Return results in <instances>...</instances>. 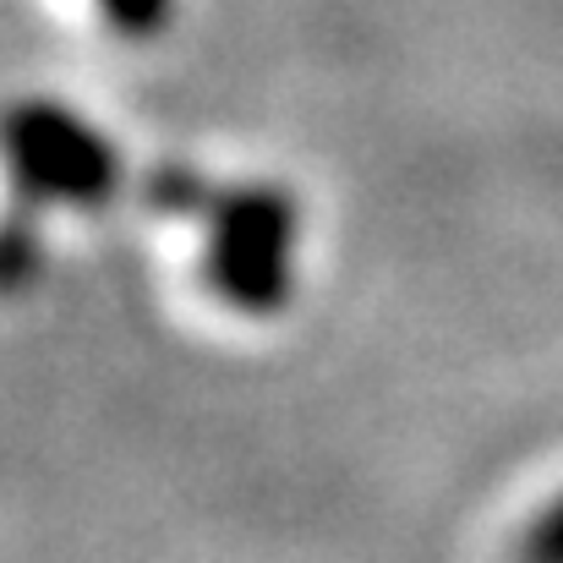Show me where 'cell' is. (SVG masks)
Instances as JSON below:
<instances>
[{
    "instance_id": "obj_5",
    "label": "cell",
    "mask_w": 563,
    "mask_h": 563,
    "mask_svg": "<svg viewBox=\"0 0 563 563\" xmlns=\"http://www.w3.org/2000/svg\"><path fill=\"white\" fill-rule=\"evenodd\" d=\"M99 11H104V22L121 33V38H159L165 27H170V16H176V0H99Z\"/></svg>"
},
{
    "instance_id": "obj_3",
    "label": "cell",
    "mask_w": 563,
    "mask_h": 563,
    "mask_svg": "<svg viewBox=\"0 0 563 563\" xmlns=\"http://www.w3.org/2000/svg\"><path fill=\"white\" fill-rule=\"evenodd\" d=\"M38 274H44V230H38V213H27V208L0 213V301L33 290Z\"/></svg>"
},
{
    "instance_id": "obj_4",
    "label": "cell",
    "mask_w": 563,
    "mask_h": 563,
    "mask_svg": "<svg viewBox=\"0 0 563 563\" xmlns=\"http://www.w3.org/2000/svg\"><path fill=\"white\" fill-rule=\"evenodd\" d=\"M213 197H219V191L208 187L197 170H181V165H165V170L148 176V202H154L159 213H208Z\"/></svg>"
},
{
    "instance_id": "obj_6",
    "label": "cell",
    "mask_w": 563,
    "mask_h": 563,
    "mask_svg": "<svg viewBox=\"0 0 563 563\" xmlns=\"http://www.w3.org/2000/svg\"><path fill=\"white\" fill-rule=\"evenodd\" d=\"M515 563H563V498H553L515 542Z\"/></svg>"
},
{
    "instance_id": "obj_2",
    "label": "cell",
    "mask_w": 563,
    "mask_h": 563,
    "mask_svg": "<svg viewBox=\"0 0 563 563\" xmlns=\"http://www.w3.org/2000/svg\"><path fill=\"white\" fill-rule=\"evenodd\" d=\"M296 241H301V208L285 187L219 191L208 208L202 274L230 312L274 318L296 290Z\"/></svg>"
},
{
    "instance_id": "obj_1",
    "label": "cell",
    "mask_w": 563,
    "mask_h": 563,
    "mask_svg": "<svg viewBox=\"0 0 563 563\" xmlns=\"http://www.w3.org/2000/svg\"><path fill=\"white\" fill-rule=\"evenodd\" d=\"M0 165L16 208H104L121 191V148L71 104H0Z\"/></svg>"
}]
</instances>
